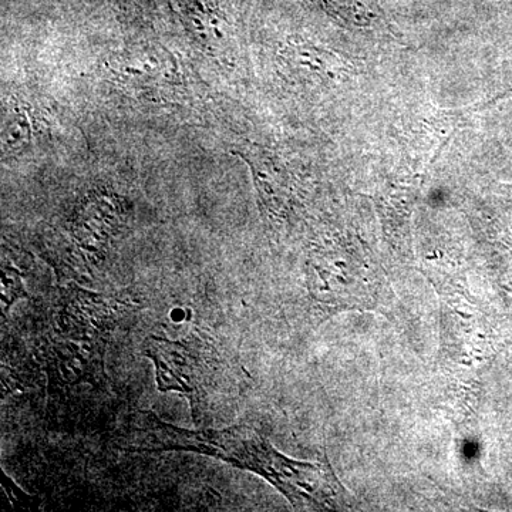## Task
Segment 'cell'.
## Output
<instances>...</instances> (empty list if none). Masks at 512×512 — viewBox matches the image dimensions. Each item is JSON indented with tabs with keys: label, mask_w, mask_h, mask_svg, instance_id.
<instances>
[{
	"label": "cell",
	"mask_w": 512,
	"mask_h": 512,
	"mask_svg": "<svg viewBox=\"0 0 512 512\" xmlns=\"http://www.w3.org/2000/svg\"><path fill=\"white\" fill-rule=\"evenodd\" d=\"M140 434V446L130 450L192 451L227 461L265 478L299 510H336L348 495L326 461L311 463L285 456L264 434L245 424L222 430H185L147 413Z\"/></svg>",
	"instance_id": "cell-1"
},
{
	"label": "cell",
	"mask_w": 512,
	"mask_h": 512,
	"mask_svg": "<svg viewBox=\"0 0 512 512\" xmlns=\"http://www.w3.org/2000/svg\"><path fill=\"white\" fill-rule=\"evenodd\" d=\"M106 79L150 116L195 117L205 110L207 93L200 77L164 46L124 47L107 60Z\"/></svg>",
	"instance_id": "cell-2"
},
{
	"label": "cell",
	"mask_w": 512,
	"mask_h": 512,
	"mask_svg": "<svg viewBox=\"0 0 512 512\" xmlns=\"http://www.w3.org/2000/svg\"><path fill=\"white\" fill-rule=\"evenodd\" d=\"M144 355L156 365L157 384L161 392H180L190 400L195 423L210 403L212 390L220 386L224 373V357L210 339H148Z\"/></svg>",
	"instance_id": "cell-3"
},
{
	"label": "cell",
	"mask_w": 512,
	"mask_h": 512,
	"mask_svg": "<svg viewBox=\"0 0 512 512\" xmlns=\"http://www.w3.org/2000/svg\"><path fill=\"white\" fill-rule=\"evenodd\" d=\"M191 42L205 56L224 63L231 59L232 37L221 10L204 0H168Z\"/></svg>",
	"instance_id": "cell-4"
},
{
	"label": "cell",
	"mask_w": 512,
	"mask_h": 512,
	"mask_svg": "<svg viewBox=\"0 0 512 512\" xmlns=\"http://www.w3.org/2000/svg\"><path fill=\"white\" fill-rule=\"evenodd\" d=\"M30 126L29 110L16 99H9L3 106V154L8 157L20 156L29 147Z\"/></svg>",
	"instance_id": "cell-5"
},
{
	"label": "cell",
	"mask_w": 512,
	"mask_h": 512,
	"mask_svg": "<svg viewBox=\"0 0 512 512\" xmlns=\"http://www.w3.org/2000/svg\"><path fill=\"white\" fill-rule=\"evenodd\" d=\"M121 9L123 10H136L143 9L150 5L151 0H119Z\"/></svg>",
	"instance_id": "cell-6"
}]
</instances>
